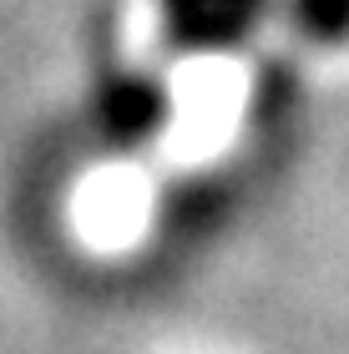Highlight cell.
<instances>
[{
	"instance_id": "obj_3",
	"label": "cell",
	"mask_w": 349,
	"mask_h": 354,
	"mask_svg": "<svg viewBox=\"0 0 349 354\" xmlns=\"http://www.w3.org/2000/svg\"><path fill=\"white\" fill-rule=\"evenodd\" d=\"M283 10H289L299 36L319 41V46L349 41V0H283Z\"/></svg>"
},
{
	"instance_id": "obj_1",
	"label": "cell",
	"mask_w": 349,
	"mask_h": 354,
	"mask_svg": "<svg viewBox=\"0 0 349 354\" xmlns=\"http://www.w3.org/2000/svg\"><path fill=\"white\" fill-rule=\"evenodd\" d=\"M167 111H172V96L147 71H117L91 96V122H97V132L106 142H117V147L147 142L157 127L167 122Z\"/></svg>"
},
{
	"instance_id": "obj_2",
	"label": "cell",
	"mask_w": 349,
	"mask_h": 354,
	"mask_svg": "<svg viewBox=\"0 0 349 354\" xmlns=\"http://www.w3.org/2000/svg\"><path fill=\"white\" fill-rule=\"evenodd\" d=\"M263 10L268 0H162V26L187 51H223L263 21Z\"/></svg>"
}]
</instances>
